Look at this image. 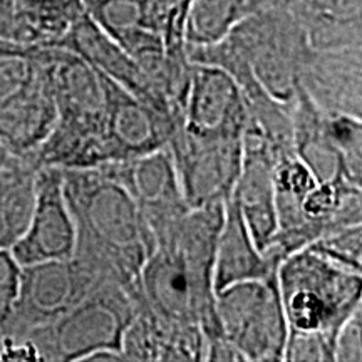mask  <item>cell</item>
<instances>
[{"label": "cell", "mask_w": 362, "mask_h": 362, "mask_svg": "<svg viewBox=\"0 0 362 362\" xmlns=\"http://www.w3.org/2000/svg\"><path fill=\"white\" fill-rule=\"evenodd\" d=\"M225 203L188 208L155 240L138 277L143 300L153 312L200 327L205 344L221 334L215 312L214 260Z\"/></svg>", "instance_id": "1"}, {"label": "cell", "mask_w": 362, "mask_h": 362, "mask_svg": "<svg viewBox=\"0 0 362 362\" xmlns=\"http://www.w3.org/2000/svg\"><path fill=\"white\" fill-rule=\"evenodd\" d=\"M62 189L76 230L72 257L99 277L134 285L155 238L129 193L101 166L62 170Z\"/></svg>", "instance_id": "2"}, {"label": "cell", "mask_w": 362, "mask_h": 362, "mask_svg": "<svg viewBox=\"0 0 362 362\" xmlns=\"http://www.w3.org/2000/svg\"><path fill=\"white\" fill-rule=\"evenodd\" d=\"M56 101L51 133L29 158L37 166L96 168L103 158L104 93L98 72L74 52L42 45Z\"/></svg>", "instance_id": "3"}, {"label": "cell", "mask_w": 362, "mask_h": 362, "mask_svg": "<svg viewBox=\"0 0 362 362\" xmlns=\"http://www.w3.org/2000/svg\"><path fill=\"white\" fill-rule=\"evenodd\" d=\"M275 277L288 334L322 339L336 357L342 325L362 307V272L304 247L279 262Z\"/></svg>", "instance_id": "4"}, {"label": "cell", "mask_w": 362, "mask_h": 362, "mask_svg": "<svg viewBox=\"0 0 362 362\" xmlns=\"http://www.w3.org/2000/svg\"><path fill=\"white\" fill-rule=\"evenodd\" d=\"M136 298L138 282L126 287L104 280L67 314L22 337L33 344L39 361L86 362L103 351L121 354L124 332L136 312Z\"/></svg>", "instance_id": "5"}, {"label": "cell", "mask_w": 362, "mask_h": 362, "mask_svg": "<svg viewBox=\"0 0 362 362\" xmlns=\"http://www.w3.org/2000/svg\"><path fill=\"white\" fill-rule=\"evenodd\" d=\"M221 40L247 62L270 98L292 106L312 47L287 2L250 12Z\"/></svg>", "instance_id": "6"}, {"label": "cell", "mask_w": 362, "mask_h": 362, "mask_svg": "<svg viewBox=\"0 0 362 362\" xmlns=\"http://www.w3.org/2000/svg\"><path fill=\"white\" fill-rule=\"evenodd\" d=\"M215 312L221 334L243 362H284L288 327L275 274L221 288Z\"/></svg>", "instance_id": "7"}, {"label": "cell", "mask_w": 362, "mask_h": 362, "mask_svg": "<svg viewBox=\"0 0 362 362\" xmlns=\"http://www.w3.org/2000/svg\"><path fill=\"white\" fill-rule=\"evenodd\" d=\"M106 279L71 257L21 265L19 291L11 315L2 325L8 337H22L67 314Z\"/></svg>", "instance_id": "8"}, {"label": "cell", "mask_w": 362, "mask_h": 362, "mask_svg": "<svg viewBox=\"0 0 362 362\" xmlns=\"http://www.w3.org/2000/svg\"><path fill=\"white\" fill-rule=\"evenodd\" d=\"M166 148L189 206L225 203L232 197L242 166L243 136H197L178 126Z\"/></svg>", "instance_id": "9"}, {"label": "cell", "mask_w": 362, "mask_h": 362, "mask_svg": "<svg viewBox=\"0 0 362 362\" xmlns=\"http://www.w3.org/2000/svg\"><path fill=\"white\" fill-rule=\"evenodd\" d=\"M98 76L104 93L103 165L133 160L168 146L180 124L101 72Z\"/></svg>", "instance_id": "10"}, {"label": "cell", "mask_w": 362, "mask_h": 362, "mask_svg": "<svg viewBox=\"0 0 362 362\" xmlns=\"http://www.w3.org/2000/svg\"><path fill=\"white\" fill-rule=\"evenodd\" d=\"M101 168L129 193L153 238L192 208L183 197L168 148L133 160L107 163Z\"/></svg>", "instance_id": "11"}, {"label": "cell", "mask_w": 362, "mask_h": 362, "mask_svg": "<svg viewBox=\"0 0 362 362\" xmlns=\"http://www.w3.org/2000/svg\"><path fill=\"white\" fill-rule=\"evenodd\" d=\"M76 230L64 189L62 170L39 166L33 214L22 237L11 248L21 265L66 260L74 255Z\"/></svg>", "instance_id": "12"}, {"label": "cell", "mask_w": 362, "mask_h": 362, "mask_svg": "<svg viewBox=\"0 0 362 362\" xmlns=\"http://www.w3.org/2000/svg\"><path fill=\"white\" fill-rule=\"evenodd\" d=\"M248 111L242 89L225 69L192 62L181 128L197 136H243Z\"/></svg>", "instance_id": "13"}, {"label": "cell", "mask_w": 362, "mask_h": 362, "mask_svg": "<svg viewBox=\"0 0 362 362\" xmlns=\"http://www.w3.org/2000/svg\"><path fill=\"white\" fill-rule=\"evenodd\" d=\"M277 153L255 131H243V155L233 198L253 242L264 253L277 233L274 165Z\"/></svg>", "instance_id": "14"}, {"label": "cell", "mask_w": 362, "mask_h": 362, "mask_svg": "<svg viewBox=\"0 0 362 362\" xmlns=\"http://www.w3.org/2000/svg\"><path fill=\"white\" fill-rule=\"evenodd\" d=\"M52 45L74 52L84 62H88L94 71L101 72L106 78L115 81L116 84H119L121 88L133 94L134 98H138L139 101H143L148 106L155 107V110L161 111L163 115L175 119L171 116L168 106L158 94L156 88L149 81L146 72L141 69V66L119 44H116L110 35L103 33L89 19L86 12Z\"/></svg>", "instance_id": "15"}, {"label": "cell", "mask_w": 362, "mask_h": 362, "mask_svg": "<svg viewBox=\"0 0 362 362\" xmlns=\"http://www.w3.org/2000/svg\"><path fill=\"white\" fill-rule=\"evenodd\" d=\"M37 74L0 101V141L13 156H30L51 133L56 101L44 62V47L34 45Z\"/></svg>", "instance_id": "16"}, {"label": "cell", "mask_w": 362, "mask_h": 362, "mask_svg": "<svg viewBox=\"0 0 362 362\" xmlns=\"http://www.w3.org/2000/svg\"><path fill=\"white\" fill-rule=\"evenodd\" d=\"M298 84L329 115H347L362 119L361 47L314 51L300 71Z\"/></svg>", "instance_id": "17"}, {"label": "cell", "mask_w": 362, "mask_h": 362, "mask_svg": "<svg viewBox=\"0 0 362 362\" xmlns=\"http://www.w3.org/2000/svg\"><path fill=\"white\" fill-rule=\"evenodd\" d=\"M121 354L126 361H205L206 344L200 327L158 315L138 288L136 312L126 329Z\"/></svg>", "instance_id": "18"}, {"label": "cell", "mask_w": 362, "mask_h": 362, "mask_svg": "<svg viewBox=\"0 0 362 362\" xmlns=\"http://www.w3.org/2000/svg\"><path fill=\"white\" fill-rule=\"evenodd\" d=\"M293 153L305 163L317 181H346L362 188V175L356 173L329 129L327 112L315 106L298 84L292 104Z\"/></svg>", "instance_id": "19"}, {"label": "cell", "mask_w": 362, "mask_h": 362, "mask_svg": "<svg viewBox=\"0 0 362 362\" xmlns=\"http://www.w3.org/2000/svg\"><path fill=\"white\" fill-rule=\"evenodd\" d=\"M277 264L259 250L248 232L237 200L225 202V215L215 247L214 287L215 293L243 280L265 279L274 275Z\"/></svg>", "instance_id": "20"}, {"label": "cell", "mask_w": 362, "mask_h": 362, "mask_svg": "<svg viewBox=\"0 0 362 362\" xmlns=\"http://www.w3.org/2000/svg\"><path fill=\"white\" fill-rule=\"evenodd\" d=\"M314 51L361 47L362 0H285Z\"/></svg>", "instance_id": "21"}, {"label": "cell", "mask_w": 362, "mask_h": 362, "mask_svg": "<svg viewBox=\"0 0 362 362\" xmlns=\"http://www.w3.org/2000/svg\"><path fill=\"white\" fill-rule=\"evenodd\" d=\"M37 168L24 156H12L0 166V248L4 250H11L29 223Z\"/></svg>", "instance_id": "22"}, {"label": "cell", "mask_w": 362, "mask_h": 362, "mask_svg": "<svg viewBox=\"0 0 362 362\" xmlns=\"http://www.w3.org/2000/svg\"><path fill=\"white\" fill-rule=\"evenodd\" d=\"M13 42L52 45L84 13L83 0H13Z\"/></svg>", "instance_id": "23"}, {"label": "cell", "mask_w": 362, "mask_h": 362, "mask_svg": "<svg viewBox=\"0 0 362 362\" xmlns=\"http://www.w3.org/2000/svg\"><path fill=\"white\" fill-rule=\"evenodd\" d=\"M248 13L250 0H192L185 22V44L205 47L220 42Z\"/></svg>", "instance_id": "24"}, {"label": "cell", "mask_w": 362, "mask_h": 362, "mask_svg": "<svg viewBox=\"0 0 362 362\" xmlns=\"http://www.w3.org/2000/svg\"><path fill=\"white\" fill-rule=\"evenodd\" d=\"M192 0H151L153 21L171 56H187L185 22Z\"/></svg>", "instance_id": "25"}, {"label": "cell", "mask_w": 362, "mask_h": 362, "mask_svg": "<svg viewBox=\"0 0 362 362\" xmlns=\"http://www.w3.org/2000/svg\"><path fill=\"white\" fill-rule=\"evenodd\" d=\"M307 247H312L339 264L362 272V223L322 235Z\"/></svg>", "instance_id": "26"}, {"label": "cell", "mask_w": 362, "mask_h": 362, "mask_svg": "<svg viewBox=\"0 0 362 362\" xmlns=\"http://www.w3.org/2000/svg\"><path fill=\"white\" fill-rule=\"evenodd\" d=\"M21 264L13 259L11 250L0 248V329L11 315L19 291Z\"/></svg>", "instance_id": "27"}, {"label": "cell", "mask_w": 362, "mask_h": 362, "mask_svg": "<svg viewBox=\"0 0 362 362\" xmlns=\"http://www.w3.org/2000/svg\"><path fill=\"white\" fill-rule=\"evenodd\" d=\"M362 307L351 315V319L342 325L336 341V361L349 362L362 359Z\"/></svg>", "instance_id": "28"}, {"label": "cell", "mask_w": 362, "mask_h": 362, "mask_svg": "<svg viewBox=\"0 0 362 362\" xmlns=\"http://www.w3.org/2000/svg\"><path fill=\"white\" fill-rule=\"evenodd\" d=\"M13 30H16L13 0H0V39L13 42Z\"/></svg>", "instance_id": "29"}, {"label": "cell", "mask_w": 362, "mask_h": 362, "mask_svg": "<svg viewBox=\"0 0 362 362\" xmlns=\"http://www.w3.org/2000/svg\"><path fill=\"white\" fill-rule=\"evenodd\" d=\"M285 0H250V12L262 11V8L277 6V4H282Z\"/></svg>", "instance_id": "30"}, {"label": "cell", "mask_w": 362, "mask_h": 362, "mask_svg": "<svg viewBox=\"0 0 362 362\" xmlns=\"http://www.w3.org/2000/svg\"><path fill=\"white\" fill-rule=\"evenodd\" d=\"M13 155H11V153H8V149L4 146L2 144V141H0V166L2 165H6V163L11 160Z\"/></svg>", "instance_id": "31"}, {"label": "cell", "mask_w": 362, "mask_h": 362, "mask_svg": "<svg viewBox=\"0 0 362 362\" xmlns=\"http://www.w3.org/2000/svg\"><path fill=\"white\" fill-rule=\"evenodd\" d=\"M2 347H4V330L0 329V352H2Z\"/></svg>", "instance_id": "32"}]
</instances>
